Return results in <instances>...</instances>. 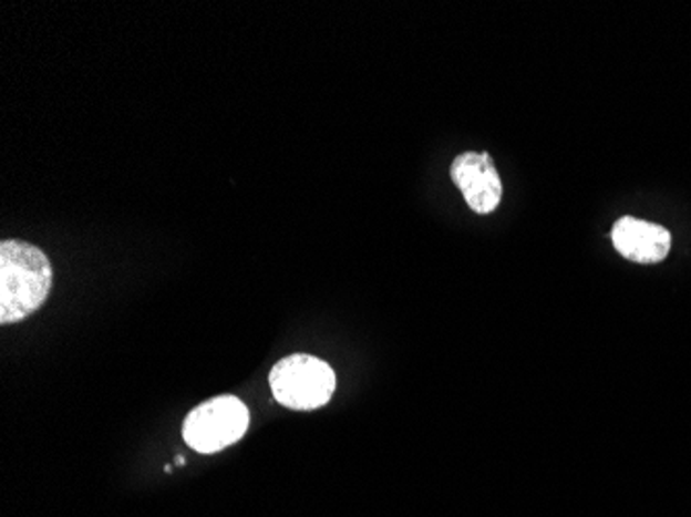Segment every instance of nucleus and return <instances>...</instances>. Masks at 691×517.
<instances>
[{
    "label": "nucleus",
    "instance_id": "nucleus-1",
    "mask_svg": "<svg viewBox=\"0 0 691 517\" xmlns=\"http://www.w3.org/2000/svg\"><path fill=\"white\" fill-rule=\"evenodd\" d=\"M52 288L47 252L25 240L0 245V323L9 325L35 313Z\"/></svg>",
    "mask_w": 691,
    "mask_h": 517
},
{
    "label": "nucleus",
    "instance_id": "nucleus-2",
    "mask_svg": "<svg viewBox=\"0 0 691 517\" xmlns=\"http://www.w3.org/2000/svg\"><path fill=\"white\" fill-rule=\"evenodd\" d=\"M269 387L282 406L314 410L330 402L336 390V373L328 362L311 354H292L274 364Z\"/></svg>",
    "mask_w": 691,
    "mask_h": 517
},
{
    "label": "nucleus",
    "instance_id": "nucleus-3",
    "mask_svg": "<svg viewBox=\"0 0 691 517\" xmlns=\"http://www.w3.org/2000/svg\"><path fill=\"white\" fill-rule=\"evenodd\" d=\"M249 428V407L236 395H218L190 410L183 424V440L197 454L226 449Z\"/></svg>",
    "mask_w": 691,
    "mask_h": 517
},
{
    "label": "nucleus",
    "instance_id": "nucleus-4",
    "mask_svg": "<svg viewBox=\"0 0 691 517\" xmlns=\"http://www.w3.org/2000/svg\"><path fill=\"white\" fill-rule=\"evenodd\" d=\"M452 180L474 214L487 216L502 204L503 185L488 154L464 152L452 164Z\"/></svg>",
    "mask_w": 691,
    "mask_h": 517
},
{
    "label": "nucleus",
    "instance_id": "nucleus-5",
    "mask_svg": "<svg viewBox=\"0 0 691 517\" xmlns=\"http://www.w3.org/2000/svg\"><path fill=\"white\" fill-rule=\"evenodd\" d=\"M611 240L617 252L623 255L629 261L650 266V263H659L662 259H667V255L671 251L673 236L659 224L623 216L615 221Z\"/></svg>",
    "mask_w": 691,
    "mask_h": 517
}]
</instances>
